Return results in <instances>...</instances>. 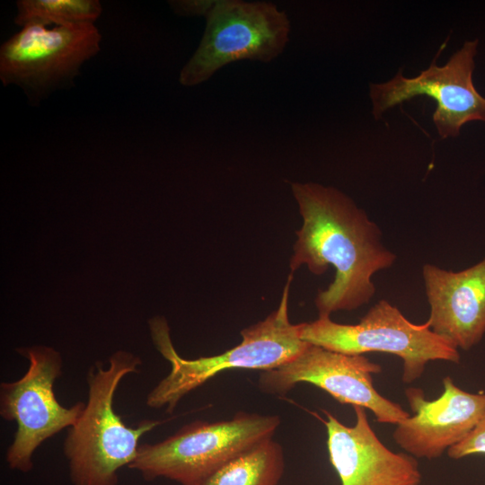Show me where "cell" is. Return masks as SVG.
<instances>
[{"instance_id":"obj_1","label":"cell","mask_w":485,"mask_h":485,"mask_svg":"<svg viewBox=\"0 0 485 485\" xmlns=\"http://www.w3.org/2000/svg\"><path fill=\"white\" fill-rule=\"evenodd\" d=\"M291 189L303 217L291 273L302 265L315 275L329 266L335 269L333 282L315 297L319 317L369 303L375 294L373 276L391 268L397 259L384 245L380 227L338 189L314 182H294Z\"/></svg>"},{"instance_id":"obj_2","label":"cell","mask_w":485,"mask_h":485,"mask_svg":"<svg viewBox=\"0 0 485 485\" xmlns=\"http://www.w3.org/2000/svg\"><path fill=\"white\" fill-rule=\"evenodd\" d=\"M141 359L116 351L103 368L95 363L88 372V398L64 442L69 477L74 485H118L119 471L129 467L137 455L139 439L162 421L144 419L128 427L113 408L123 377L137 373Z\"/></svg>"},{"instance_id":"obj_3","label":"cell","mask_w":485,"mask_h":485,"mask_svg":"<svg viewBox=\"0 0 485 485\" xmlns=\"http://www.w3.org/2000/svg\"><path fill=\"white\" fill-rule=\"evenodd\" d=\"M292 278L291 273L278 307L263 321L243 329L240 344L216 356L196 359L181 357L172 343L164 318L151 319L149 326L153 341L170 362L171 370L148 393L146 405L153 409L165 407L171 413L186 394L225 370H271L301 354L310 344L301 339V323L292 324L288 318Z\"/></svg>"},{"instance_id":"obj_4","label":"cell","mask_w":485,"mask_h":485,"mask_svg":"<svg viewBox=\"0 0 485 485\" xmlns=\"http://www.w3.org/2000/svg\"><path fill=\"white\" fill-rule=\"evenodd\" d=\"M278 415L240 411L231 419L196 420L155 444H142L128 468L147 481L165 478L201 485L229 461L273 436Z\"/></svg>"},{"instance_id":"obj_5","label":"cell","mask_w":485,"mask_h":485,"mask_svg":"<svg viewBox=\"0 0 485 485\" xmlns=\"http://www.w3.org/2000/svg\"><path fill=\"white\" fill-rule=\"evenodd\" d=\"M301 339L312 345L348 355L383 352L402 359L401 380L419 379L430 361L458 364L459 349L442 339L428 322L415 324L387 300L375 304L357 324H341L330 317L301 323Z\"/></svg>"},{"instance_id":"obj_6","label":"cell","mask_w":485,"mask_h":485,"mask_svg":"<svg viewBox=\"0 0 485 485\" xmlns=\"http://www.w3.org/2000/svg\"><path fill=\"white\" fill-rule=\"evenodd\" d=\"M205 19L200 42L179 75L183 86L200 84L233 62H271L289 41L290 20L270 2L217 0Z\"/></svg>"},{"instance_id":"obj_7","label":"cell","mask_w":485,"mask_h":485,"mask_svg":"<svg viewBox=\"0 0 485 485\" xmlns=\"http://www.w3.org/2000/svg\"><path fill=\"white\" fill-rule=\"evenodd\" d=\"M29 360L26 373L13 382L0 384V415L14 421L17 428L5 460L10 469L29 472L33 454L47 439L71 428L81 416L85 403L62 406L56 398L54 384L62 375L59 352L46 346L17 350Z\"/></svg>"},{"instance_id":"obj_8","label":"cell","mask_w":485,"mask_h":485,"mask_svg":"<svg viewBox=\"0 0 485 485\" xmlns=\"http://www.w3.org/2000/svg\"><path fill=\"white\" fill-rule=\"evenodd\" d=\"M94 23L48 27L28 24L0 48V79L15 84L31 103L69 87L83 64L100 51Z\"/></svg>"},{"instance_id":"obj_9","label":"cell","mask_w":485,"mask_h":485,"mask_svg":"<svg viewBox=\"0 0 485 485\" xmlns=\"http://www.w3.org/2000/svg\"><path fill=\"white\" fill-rule=\"evenodd\" d=\"M381 372V365L364 355H348L310 344L292 360L262 371L259 386L266 393L284 395L297 384L309 383L340 403L371 410L379 423L397 425L410 414L375 390L372 375Z\"/></svg>"},{"instance_id":"obj_10","label":"cell","mask_w":485,"mask_h":485,"mask_svg":"<svg viewBox=\"0 0 485 485\" xmlns=\"http://www.w3.org/2000/svg\"><path fill=\"white\" fill-rule=\"evenodd\" d=\"M477 45L478 40L466 41L445 65L439 66L434 59L416 77L407 78L400 69L388 82L370 84L375 118L414 97L427 95L436 101L433 122L442 138L458 136L467 122H485V98L472 82Z\"/></svg>"},{"instance_id":"obj_11","label":"cell","mask_w":485,"mask_h":485,"mask_svg":"<svg viewBox=\"0 0 485 485\" xmlns=\"http://www.w3.org/2000/svg\"><path fill=\"white\" fill-rule=\"evenodd\" d=\"M443 392L427 400L422 389L407 388L405 396L413 412L396 425L395 443L419 459L439 458L461 442L485 415V392H469L450 376L443 379Z\"/></svg>"},{"instance_id":"obj_12","label":"cell","mask_w":485,"mask_h":485,"mask_svg":"<svg viewBox=\"0 0 485 485\" xmlns=\"http://www.w3.org/2000/svg\"><path fill=\"white\" fill-rule=\"evenodd\" d=\"M353 409L356 422L351 427L323 410L329 458L341 485H419L417 458L386 447L371 428L366 409Z\"/></svg>"},{"instance_id":"obj_13","label":"cell","mask_w":485,"mask_h":485,"mask_svg":"<svg viewBox=\"0 0 485 485\" xmlns=\"http://www.w3.org/2000/svg\"><path fill=\"white\" fill-rule=\"evenodd\" d=\"M422 277L432 331L458 349L479 344L485 335V258L460 271L426 263Z\"/></svg>"},{"instance_id":"obj_14","label":"cell","mask_w":485,"mask_h":485,"mask_svg":"<svg viewBox=\"0 0 485 485\" xmlns=\"http://www.w3.org/2000/svg\"><path fill=\"white\" fill-rule=\"evenodd\" d=\"M284 470L283 449L270 437L229 461L201 485H278Z\"/></svg>"},{"instance_id":"obj_15","label":"cell","mask_w":485,"mask_h":485,"mask_svg":"<svg viewBox=\"0 0 485 485\" xmlns=\"http://www.w3.org/2000/svg\"><path fill=\"white\" fill-rule=\"evenodd\" d=\"M16 7L14 22L22 27L94 23L102 12L98 0H19Z\"/></svg>"},{"instance_id":"obj_16","label":"cell","mask_w":485,"mask_h":485,"mask_svg":"<svg viewBox=\"0 0 485 485\" xmlns=\"http://www.w3.org/2000/svg\"><path fill=\"white\" fill-rule=\"evenodd\" d=\"M472 454H485V415L461 442L447 450L453 460Z\"/></svg>"},{"instance_id":"obj_17","label":"cell","mask_w":485,"mask_h":485,"mask_svg":"<svg viewBox=\"0 0 485 485\" xmlns=\"http://www.w3.org/2000/svg\"><path fill=\"white\" fill-rule=\"evenodd\" d=\"M217 0H171L168 2L172 11L180 16H203L214 8Z\"/></svg>"}]
</instances>
